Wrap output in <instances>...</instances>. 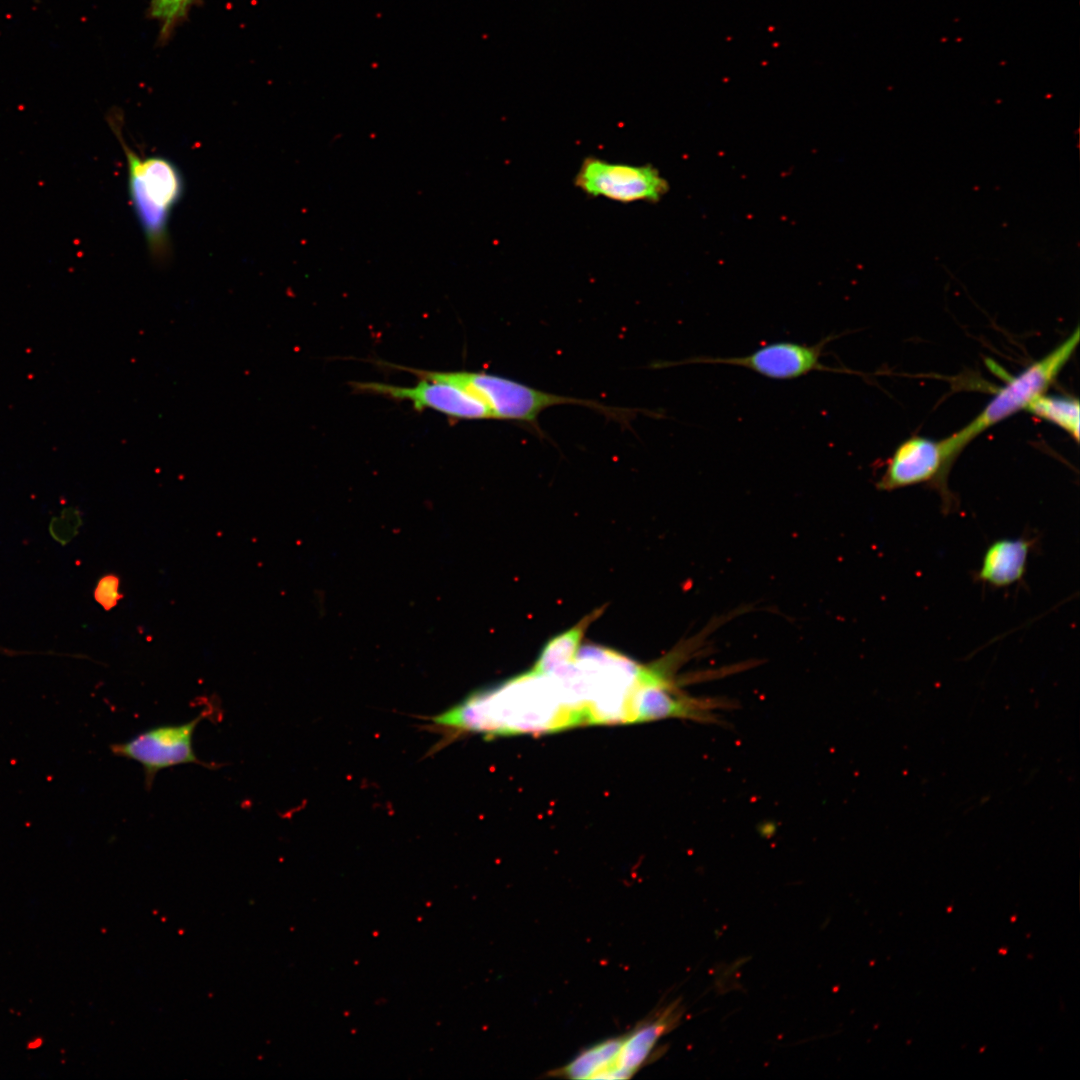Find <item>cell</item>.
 I'll list each match as a JSON object with an SVG mask.
<instances>
[{
	"label": "cell",
	"instance_id": "obj_1",
	"mask_svg": "<svg viewBox=\"0 0 1080 1080\" xmlns=\"http://www.w3.org/2000/svg\"><path fill=\"white\" fill-rule=\"evenodd\" d=\"M433 722L453 732L480 733L490 738L541 734L587 725L552 675L530 671L493 688L471 694L435 716Z\"/></svg>",
	"mask_w": 1080,
	"mask_h": 1080
},
{
	"label": "cell",
	"instance_id": "obj_2",
	"mask_svg": "<svg viewBox=\"0 0 1080 1080\" xmlns=\"http://www.w3.org/2000/svg\"><path fill=\"white\" fill-rule=\"evenodd\" d=\"M427 379L456 385L481 400L493 419L517 422L538 428L541 413L557 405H580L595 410L608 419L629 424L639 410L606 406L597 401L574 398L535 389L503 376L470 371L437 372L409 369Z\"/></svg>",
	"mask_w": 1080,
	"mask_h": 1080
},
{
	"label": "cell",
	"instance_id": "obj_3",
	"mask_svg": "<svg viewBox=\"0 0 1080 1080\" xmlns=\"http://www.w3.org/2000/svg\"><path fill=\"white\" fill-rule=\"evenodd\" d=\"M128 163V191L137 220L154 261L165 263L171 252L169 219L180 201L184 182L180 170L162 156H141L124 140L122 128L113 125Z\"/></svg>",
	"mask_w": 1080,
	"mask_h": 1080
},
{
	"label": "cell",
	"instance_id": "obj_4",
	"mask_svg": "<svg viewBox=\"0 0 1080 1080\" xmlns=\"http://www.w3.org/2000/svg\"><path fill=\"white\" fill-rule=\"evenodd\" d=\"M1079 338V329L1076 328L1044 357L1010 377L970 423L948 436L955 449L960 453L979 434L1013 414L1026 410L1031 402L1045 394L1071 358Z\"/></svg>",
	"mask_w": 1080,
	"mask_h": 1080
},
{
	"label": "cell",
	"instance_id": "obj_5",
	"mask_svg": "<svg viewBox=\"0 0 1080 1080\" xmlns=\"http://www.w3.org/2000/svg\"><path fill=\"white\" fill-rule=\"evenodd\" d=\"M957 455L947 437L940 440L923 436L910 437L903 441L888 459L877 482V488L893 491L928 484L938 491L943 513H952L957 502L948 490L946 480Z\"/></svg>",
	"mask_w": 1080,
	"mask_h": 1080
},
{
	"label": "cell",
	"instance_id": "obj_6",
	"mask_svg": "<svg viewBox=\"0 0 1080 1080\" xmlns=\"http://www.w3.org/2000/svg\"><path fill=\"white\" fill-rule=\"evenodd\" d=\"M574 185L590 197L623 204L656 203L669 190L667 180L651 164L610 162L593 155L583 159Z\"/></svg>",
	"mask_w": 1080,
	"mask_h": 1080
},
{
	"label": "cell",
	"instance_id": "obj_7",
	"mask_svg": "<svg viewBox=\"0 0 1080 1080\" xmlns=\"http://www.w3.org/2000/svg\"><path fill=\"white\" fill-rule=\"evenodd\" d=\"M209 712L207 707L186 723L160 725L142 731L125 742L112 744L111 752L142 766L147 791L152 788L157 773L166 768L182 764L217 768V764L201 761L193 749L194 731Z\"/></svg>",
	"mask_w": 1080,
	"mask_h": 1080
},
{
	"label": "cell",
	"instance_id": "obj_8",
	"mask_svg": "<svg viewBox=\"0 0 1080 1080\" xmlns=\"http://www.w3.org/2000/svg\"><path fill=\"white\" fill-rule=\"evenodd\" d=\"M835 338V335H828L812 345L791 341L773 342L744 356H698L677 362L661 363L659 366L725 364L743 367L775 380H792L813 371L847 372L821 362L826 346Z\"/></svg>",
	"mask_w": 1080,
	"mask_h": 1080
},
{
	"label": "cell",
	"instance_id": "obj_9",
	"mask_svg": "<svg viewBox=\"0 0 1080 1080\" xmlns=\"http://www.w3.org/2000/svg\"><path fill=\"white\" fill-rule=\"evenodd\" d=\"M362 391L409 400L415 409L430 408L456 419H493L488 407L466 390L448 382L422 378L413 387L385 383H357Z\"/></svg>",
	"mask_w": 1080,
	"mask_h": 1080
},
{
	"label": "cell",
	"instance_id": "obj_10",
	"mask_svg": "<svg viewBox=\"0 0 1080 1080\" xmlns=\"http://www.w3.org/2000/svg\"><path fill=\"white\" fill-rule=\"evenodd\" d=\"M684 1008L677 999L641 1021L629 1033L616 1037V1049L606 1079H628L647 1064L656 1043L680 1022Z\"/></svg>",
	"mask_w": 1080,
	"mask_h": 1080
},
{
	"label": "cell",
	"instance_id": "obj_11",
	"mask_svg": "<svg viewBox=\"0 0 1080 1080\" xmlns=\"http://www.w3.org/2000/svg\"><path fill=\"white\" fill-rule=\"evenodd\" d=\"M1035 540L1029 537L1001 538L985 550L975 580L994 588H1005L1021 582Z\"/></svg>",
	"mask_w": 1080,
	"mask_h": 1080
},
{
	"label": "cell",
	"instance_id": "obj_12",
	"mask_svg": "<svg viewBox=\"0 0 1080 1080\" xmlns=\"http://www.w3.org/2000/svg\"><path fill=\"white\" fill-rule=\"evenodd\" d=\"M594 616L593 614L586 616L578 624L549 640L529 671L535 675H549L573 663L581 647L585 630Z\"/></svg>",
	"mask_w": 1080,
	"mask_h": 1080
},
{
	"label": "cell",
	"instance_id": "obj_13",
	"mask_svg": "<svg viewBox=\"0 0 1080 1080\" xmlns=\"http://www.w3.org/2000/svg\"><path fill=\"white\" fill-rule=\"evenodd\" d=\"M1032 415L1048 421L1067 432L1075 441L1079 439L1080 407L1073 397L1046 395L1036 398L1026 409Z\"/></svg>",
	"mask_w": 1080,
	"mask_h": 1080
},
{
	"label": "cell",
	"instance_id": "obj_14",
	"mask_svg": "<svg viewBox=\"0 0 1080 1080\" xmlns=\"http://www.w3.org/2000/svg\"><path fill=\"white\" fill-rule=\"evenodd\" d=\"M193 0H152L151 14L166 26L181 17Z\"/></svg>",
	"mask_w": 1080,
	"mask_h": 1080
},
{
	"label": "cell",
	"instance_id": "obj_15",
	"mask_svg": "<svg viewBox=\"0 0 1080 1080\" xmlns=\"http://www.w3.org/2000/svg\"><path fill=\"white\" fill-rule=\"evenodd\" d=\"M119 588V577L114 574L106 575L99 581L95 589V599L106 610L112 609L122 599V594Z\"/></svg>",
	"mask_w": 1080,
	"mask_h": 1080
}]
</instances>
